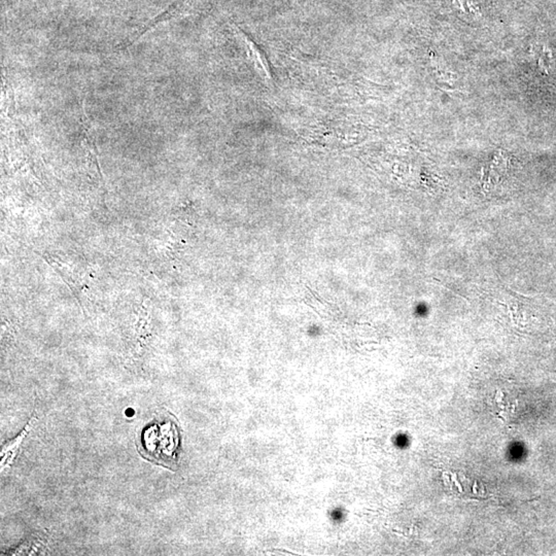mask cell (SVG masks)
<instances>
[{"label":"cell","instance_id":"6da1fadb","mask_svg":"<svg viewBox=\"0 0 556 556\" xmlns=\"http://www.w3.org/2000/svg\"><path fill=\"white\" fill-rule=\"evenodd\" d=\"M243 40L245 41L249 59L255 64V69L259 71V73L261 74L263 78H265V80H271L272 76L271 73H270V68L269 66H268L267 61H266L261 49H259V47H257V45H255L253 41L249 40L247 36H245V34L244 36H243Z\"/></svg>","mask_w":556,"mask_h":556},{"label":"cell","instance_id":"7a4b0ae2","mask_svg":"<svg viewBox=\"0 0 556 556\" xmlns=\"http://www.w3.org/2000/svg\"><path fill=\"white\" fill-rule=\"evenodd\" d=\"M35 418L33 417L30 421L28 422L26 426H25L24 430L23 432L16 437V439L14 440L10 441L8 444H6L5 447H3V450L1 452V469L3 470L4 467H8V465L12 463V459H14L16 456V453H18L19 448H20L21 443L22 441L24 440L25 436L30 432L31 428H32L33 421H34Z\"/></svg>","mask_w":556,"mask_h":556},{"label":"cell","instance_id":"3957f363","mask_svg":"<svg viewBox=\"0 0 556 556\" xmlns=\"http://www.w3.org/2000/svg\"><path fill=\"white\" fill-rule=\"evenodd\" d=\"M452 480H453V481L455 482V484H456L457 487H459V489L461 490V486L459 485V482H457V480H456V478H455L454 474H453V475H452Z\"/></svg>","mask_w":556,"mask_h":556}]
</instances>
